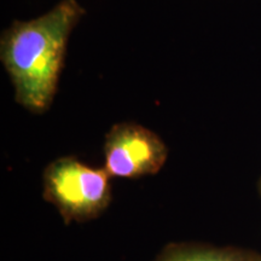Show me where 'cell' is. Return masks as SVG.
<instances>
[{
    "label": "cell",
    "mask_w": 261,
    "mask_h": 261,
    "mask_svg": "<svg viewBox=\"0 0 261 261\" xmlns=\"http://www.w3.org/2000/svg\"><path fill=\"white\" fill-rule=\"evenodd\" d=\"M76 0H61L40 17L14 21L0 38V60L15 89V100L42 114L56 96L70 33L84 17Z\"/></svg>",
    "instance_id": "6da1fadb"
},
{
    "label": "cell",
    "mask_w": 261,
    "mask_h": 261,
    "mask_svg": "<svg viewBox=\"0 0 261 261\" xmlns=\"http://www.w3.org/2000/svg\"><path fill=\"white\" fill-rule=\"evenodd\" d=\"M110 175L74 156L48 163L42 174V197L58 211L65 224L86 223L99 217L113 197Z\"/></svg>",
    "instance_id": "7a4b0ae2"
},
{
    "label": "cell",
    "mask_w": 261,
    "mask_h": 261,
    "mask_svg": "<svg viewBox=\"0 0 261 261\" xmlns=\"http://www.w3.org/2000/svg\"><path fill=\"white\" fill-rule=\"evenodd\" d=\"M167 156L165 142L135 122L115 123L104 140V169L112 178L137 179L156 174Z\"/></svg>",
    "instance_id": "3957f363"
},
{
    "label": "cell",
    "mask_w": 261,
    "mask_h": 261,
    "mask_svg": "<svg viewBox=\"0 0 261 261\" xmlns=\"http://www.w3.org/2000/svg\"><path fill=\"white\" fill-rule=\"evenodd\" d=\"M261 254L240 247L202 243H169L154 261H260Z\"/></svg>",
    "instance_id": "277c9868"
},
{
    "label": "cell",
    "mask_w": 261,
    "mask_h": 261,
    "mask_svg": "<svg viewBox=\"0 0 261 261\" xmlns=\"http://www.w3.org/2000/svg\"><path fill=\"white\" fill-rule=\"evenodd\" d=\"M259 194H260V197H261V179L259 181Z\"/></svg>",
    "instance_id": "5b68a950"
},
{
    "label": "cell",
    "mask_w": 261,
    "mask_h": 261,
    "mask_svg": "<svg viewBox=\"0 0 261 261\" xmlns=\"http://www.w3.org/2000/svg\"><path fill=\"white\" fill-rule=\"evenodd\" d=\"M260 261H261V260H260Z\"/></svg>",
    "instance_id": "8992f818"
}]
</instances>
